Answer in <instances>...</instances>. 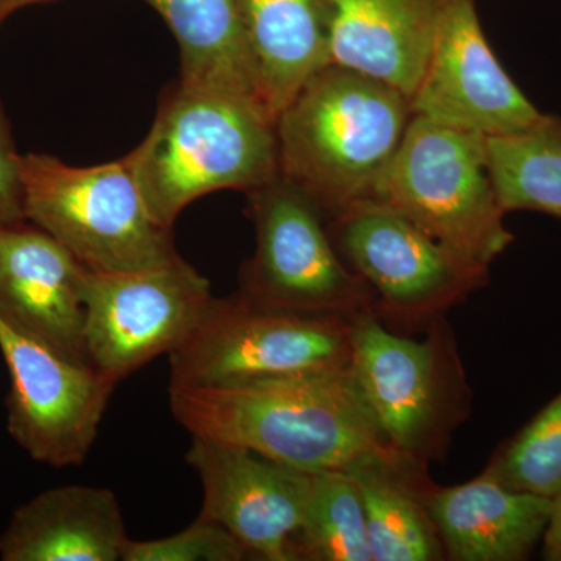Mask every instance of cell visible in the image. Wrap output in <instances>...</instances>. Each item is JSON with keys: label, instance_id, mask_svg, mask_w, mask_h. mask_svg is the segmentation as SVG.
I'll list each match as a JSON object with an SVG mask.
<instances>
[{"label": "cell", "instance_id": "obj_1", "mask_svg": "<svg viewBox=\"0 0 561 561\" xmlns=\"http://www.w3.org/2000/svg\"><path fill=\"white\" fill-rule=\"evenodd\" d=\"M169 404L192 437L243 446L312 474L390 448L350 365L231 387H169Z\"/></svg>", "mask_w": 561, "mask_h": 561}, {"label": "cell", "instance_id": "obj_2", "mask_svg": "<svg viewBox=\"0 0 561 561\" xmlns=\"http://www.w3.org/2000/svg\"><path fill=\"white\" fill-rule=\"evenodd\" d=\"M412 117L408 95L330 62L306 81L276 121L280 176L330 220L375 198Z\"/></svg>", "mask_w": 561, "mask_h": 561}, {"label": "cell", "instance_id": "obj_3", "mask_svg": "<svg viewBox=\"0 0 561 561\" xmlns=\"http://www.w3.org/2000/svg\"><path fill=\"white\" fill-rule=\"evenodd\" d=\"M127 160L147 208L165 228L203 195L249 192L280 175L276 121L257 99L181 81Z\"/></svg>", "mask_w": 561, "mask_h": 561}, {"label": "cell", "instance_id": "obj_4", "mask_svg": "<svg viewBox=\"0 0 561 561\" xmlns=\"http://www.w3.org/2000/svg\"><path fill=\"white\" fill-rule=\"evenodd\" d=\"M350 370L390 448L423 465L446 456L471 405L446 317L420 341L390 330L375 312L353 317Z\"/></svg>", "mask_w": 561, "mask_h": 561}, {"label": "cell", "instance_id": "obj_5", "mask_svg": "<svg viewBox=\"0 0 561 561\" xmlns=\"http://www.w3.org/2000/svg\"><path fill=\"white\" fill-rule=\"evenodd\" d=\"M25 219L87 268L133 272L180 257L172 228L151 216L127 157L73 168L49 154L21 160Z\"/></svg>", "mask_w": 561, "mask_h": 561}, {"label": "cell", "instance_id": "obj_6", "mask_svg": "<svg viewBox=\"0 0 561 561\" xmlns=\"http://www.w3.org/2000/svg\"><path fill=\"white\" fill-rule=\"evenodd\" d=\"M373 201L486 267L515 239L491 179L489 140L427 117H412Z\"/></svg>", "mask_w": 561, "mask_h": 561}, {"label": "cell", "instance_id": "obj_7", "mask_svg": "<svg viewBox=\"0 0 561 561\" xmlns=\"http://www.w3.org/2000/svg\"><path fill=\"white\" fill-rule=\"evenodd\" d=\"M353 317L283 311L242 295L213 298L190 339L169 354V387L239 383L348 367Z\"/></svg>", "mask_w": 561, "mask_h": 561}, {"label": "cell", "instance_id": "obj_8", "mask_svg": "<svg viewBox=\"0 0 561 561\" xmlns=\"http://www.w3.org/2000/svg\"><path fill=\"white\" fill-rule=\"evenodd\" d=\"M327 227L343 262L370 286L383 323L426 330L489 284L490 267L435 241L386 203H356Z\"/></svg>", "mask_w": 561, "mask_h": 561}, {"label": "cell", "instance_id": "obj_9", "mask_svg": "<svg viewBox=\"0 0 561 561\" xmlns=\"http://www.w3.org/2000/svg\"><path fill=\"white\" fill-rule=\"evenodd\" d=\"M256 250L238 294L254 305L319 316L376 313V297L343 262L327 220L308 195L278 175L245 192Z\"/></svg>", "mask_w": 561, "mask_h": 561}, {"label": "cell", "instance_id": "obj_10", "mask_svg": "<svg viewBox=\"0 0 561 561\" xmlns=\"http://www.w3.org/2000/svg\"><path fill=\"white\" fill-rule=\"evenodd\" d=\"M80 295L88 359L114 383L183 345L214 298L209 280L181 257L133 272L84 267Z\"/></svg>", "mask_w": 561, "mask_h": 561}, {"label": "cell", "instance_id": "obj_11", "mask_svg": "<svg viewBox=\"0 0 561 561\" xmlns=\"http://www.w3.org/2000/svg\"><path fill=\"white\" fill-rule=\"evenodd\" d=\"M0 353L10 376L7 430L33 460L80 467L90 456L117 383L70 360L0 319Z\"/></svg>", "mask_w": 561, "mask_h": 561}, {"label": "cell", "instance_id": "obj_12", "mask_svg": "<svg viewBox=\"0 0 561 561\" xmlns=\"http://www.w3.org/2000/svg\"><path fill=\"white\" fill-rule=\"evenodd\" d=\"M411 106L413 116L485 138L516 135L542 116L494 57L476 0H445Z\"/></svg>", "mask_w": 561, "mask_h": 561}, {"label": "cell", "instance_id": "obj_13", "mask_svg": "<svg viewBox=\"0 0 561 561\" xmlns=\"http://www.w3.org/2000/svg\"><path fill=\"white\" fill-rule=\"evenodd\" d=\"M186 463L202 482L203 518L230 530L253 559L295 561L291 540L308 508L312 472L205 437H192Z\"/></svg>", "mask_w": 561, "mask_h": 561}, {"label": "cell", "instance_id": "obj_14", "mask_svg": "<svg viewBox=\"0 0 561 561\" xmlns=\"http://www.w3.org/2000/svg\"><path fill=\"white\" fill-rule=\"evenodd\" d=\"M83 271L70 251L35 225L0 227V319L68 359L90 364Z\"/></svg>", "mask_w": 561, "mask_h": 561}, {"label": "cell", "instance_id": "obj_15", "mask_svg": "<svg viewBox=\"0 0 561 561\" xmlns=\"http://www.w3.org/2000/svg\"><path fill=\"white\" fill-rule=\"evenodd\" d=\"M128 542L114 491L57 486L13 512L0 534V560L119 561Z\"/></svg>", "mask_w": 561, "mask_h": 561}, {"label": "cell", "instance_id": "obj_16", "mask_svg": "<svg viewBox=\"0 0 561 561\" xmlns=\"http://www.w3.org/2000/svg\"><path fill=\"white\" fill-rule=\"evenodd\" d=\"M430 511L446 559L523 561L542 542L552 500L508 489L483 471L463 485H435Z\"/></svg>", "mask_w": 561, "mask_h": 561}, {"label": "cell", "instance_id": "obj_17", "mask_svg": "<svg viewBox=\"0 0 561 561\" xmlns=\"http://www.w3.org/2000/svg\"><path fill=\"white\" fill-rule=\"evenodd\" d=\"M445 0H331V61L412 98Z\"/></svg>", "mask_w": 561, "mask_h": 561}, {"label": "cell", "instance_id": "obj_18", "mask_svg": "<svg viewBox=\"0 0 561 561\" xmlns=\"http://www.w3.org/2000/svg\"><path fill=\"white\" fill-rule=\"evenodd\" d=\"M257 94L278 121L313 73L331 61V0H236Z\"/></svg>", "mask_w": 561, "mask_h": 561}, {"label": "cell", "instance_id": "obj_19", "mask_svg": "<svg viewBox=\"0 0 561 561\" xmlns=\"http://www.w3.org/2000/svg\"><path fill=\"white\" fill-rule=\"evenodd\" d=\"M341 471L359 491L373 561L446 559L430 511L435 483L427 465L387 448L365 454Z\"/></svg>", "mask_w": 561, "mask_h": 561}, {"label": "cell", "instance_id": "obj_20", "mask_svg": "<svg viewBox=\"0 0 561 561\" xmlns=\"http://www.w3.org/2000/svg\"><path fill=\"white\" fill-rule=\"evenodd\" d=\"M146 2L160 13L179 43L181 83L243 92L260 101L236 0Z\"/></svg>", "mask_w": 561, "mask_h": 561}, {"label": "cell", "instance_id": "obj_21", "mask_svg": "<svg viewBox=\"0 0 561 561\" xmlns=\"http://www.w3.org/2000/svg\"><path fill=\"white\" fill-rule=\"evenodd\" d=\"M486 140L502 209L561 219V117L542 114L527 130Z\"/></svg>", "mask_w": 561, "mask_h": 561}, {"label": "cell", "instance_id": "obj_22", "mask_svg": "<svg viewBox=\"0 0 561 561\" xmlns=\"http://www.w3.org/2000/svg\"><path fill=\"white\" fill-rule=\"evenodd\" d=\"M291 553L295 561H373L359 491L345 472L313 474L311 497L291 540Z\"/></svg>", "mask_w": 561, "mask_h": 561}, {"label": "cell", "instance_id": "obj_23", "mask_svg": "<svg viewBox=\"0 0 561 561\" xmlns=\"http://www.w3.org/2000/svg\"><path fill=\"white\" fill-rule=\"evenodd\" d=\"M485 472L508 489L553 500L561 491V391L504 443Z\"/></svg>", "mask_w": 561, "mask_h": 561}, {"label": "cell", "instance_id": "obj_24", "mask_svg": "<svg viewBox=\"0 0 561 561\" xmlns=\"http://www.w3.org/2000/svg\"><path fill=\"white\" fill-rule=\"evenodd\" d=\"M249 549L230 530L198 516L191 526L158 540L128 542L122 561H242Z\"/></svg>", "mask_w": 561, "mask_h": 561}, {"label": "cell", "instance_id": "obj_25", "mask_svg": "<svg viewBox=\"0 0 561 561\" xmlns=\"http://www.w3.org/2000/svg\"><path fill=\"white\" fill-rule=\"evenodd\" d=\"M22 154L11 136L9 119L0 103V227L25 221Z\"/></svg>", "mask_w": 561, "mask_h": 561}, {"label": "cell", "instance_id": "obj_26", "mask_svg": "<svg viewBox=\"0 0 561 561\" xmlns=\"http://www.w3.org/2000/svg\"><path fill=\"white\" fill-rule=\"evenodd\" d=\"M545 560L561 561V491L552 500L551 518L542 537Z\"/></svg>", "mask_w": 561, "mask_h": 561}, {"label": "cell", "instance_id": "obj_27", "mask_svg": "<svg viewBox=\"0 0 561 561\" xmlns=\"http://www.w3.org/2000/svg\"><path fill=\"white\" fill-rule=\"evenodd\" d=\"M54 2V0H3L7 16L13 14L14 11L25 9V7L38 5V3Z\"/></svg>", "mask_w": 561, "mask_h": 561}, {"label": "cell", "instance_id": "obj_28", "mask_svg": "<svg viewBox=\"0 0 561 561\" xmlns=\"http://www.w3.org/2000/svg\"><path fill=\"white\" fill-rule=\"evenodd\" d=\"M5 18H9V16H7L5 7H3V0H0V22L5 20Z\"/></svg>", "mask_w": 561, "mask_h": 561}]
</instances>
